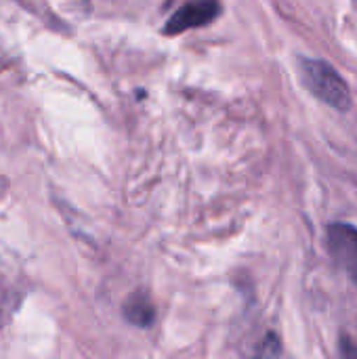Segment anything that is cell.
<instances>
[{
    "label": "cell",
    "mask_w": 357,
    "mask_h": 359,
    "mask_svg": "<svg viewBox=\"0 0 357 359\" xmlns=\"http://www.w3.org/2000/svg\"><path fill=\"white\" fill-rule=\"evenodd\" d=\"M301 78L314 97L324 101L337 111H347L351 107V93L343 76L326 61L320 59H301Z\"/></svg>",
    "instance_id": "obj_1"
},
{
    "label": "cell",
    "mask_w": 357,
    "mask_h": 359,
    "mask_svg": "<svg viewBox=\"0 0 357 359\" xmlns=\"http://www.w3.org/2000/svg\"><path fill=\"white\" fill-rule=\"evenodd\" d=\"M328 248L337 265L357 286V229L347 223H332L328 227Z\"/></svg>",
    "instance_id": "obj_2"
},
{
    "label": "cell",
    "mask_w": 357,
    "mask_h": 359,
    "mask_svg": "<svg viewBox=\"0 0 357 359\" xmlns=\"http://www.w3.org/2000/svg\"><path fill=\"white\" fill-rule=\"evenodd\" d=\"M221 13L219 0H189L185 2L168 21L164 32L166 34H181L194 27L208 25L213 19H217Z\"/></svg>",
    "instance_id": "obj_3"
},
{
    "label": "cell",
    "mask_w": 357,
    "mask_h": 359,
    "mask_svg": "<svg viewBox=\"0 0 357 359\" xmlns=\"http://www.w3.org/2000/svg\"><path fill=\"white\" fill-rule=\"evenodd\" d=\"M124 316L130 324H135L139 328H149L156 318V311L145 292H135L124 305Z\"/></svg>",
    "instance_id": "obj_4"
},
{
    "label": "cell",
    "mask_w": 357,
    "mask_h": 359,
    "mask_svg": "<svg viewBox=\"0 0 357 359\" xmlns=\"http://www.w3.org/2000/svg\"><path fill=\"white\" fill-rule=\"evenodd\" d=\"M282 353V347H280V343H278V339L276 337H267L263 343H261V347L257 349V355H280Z\"/></svg>",
    "instance_id": "obj_5"
}]
</instances>
